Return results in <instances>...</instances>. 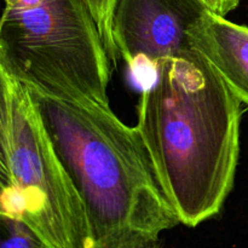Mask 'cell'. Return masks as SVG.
Listing matches in <instances>:
<instances>
[{"instance_id": "obj_8", "label": "cell", "mask_w": 248, "mask_h": 248, "mask_svg": "<svg viewBox=\"0 0 248 248\" xmlns=\"http://www.w3.org/2000/svg\"><path fill=\"white\" fill-rule=\"evenodd\" d=\"M0 248H47L24 222L0 212Z\"/></svg>"}, {"instance_id": "obj_11", "label": "cell", "mask_w": 248, "mask_h": 248, "mask_svg": "<svg viewBox=\"0 0 248 248\" xmlns=\"http://www.w3.org/2000/svg\"><path fill=\"white\" fill-rule=\"evenodd\" d=\"M202 1L213 14L225 17L229 12L239 6L241 0H202Z\"/></svg>"}, {"instance_id": "obj_5", "label": "cell", "mask_w": 248, "mask_h": 248, "mask_svg": "<svg viewBox=\"0 0 248 248\" xmlns=\"http://www.w3.org/2000/svg\"><path fill=\"white\" fill-rule=\"evenodd\" d=\"M202 0H116L113 40L133 73L191 50L189 31L207 11Z\"/></svg>"}, {"instance_id": "obj_7", "label": "cell", "mask_w": 248, "mask_h": 248, "mask_svg": "<svg viewBox=\"0 0 248 248\" xmlns=\"http://www.w3.org/2000/svg\"><path fill=\"white\" fill-rule=\"evenodd\" d=\"M16 84L0 53V211L14 191L11 153Z\"/></svg>"}, {"instance_id": "obj_6", "label": "cell", "mask_w": 248, "mask_h": 248, "mask_svg": "<svg viewBox=\"0 0 248 248\" xmlns=\"http://www.w3.org/2000/svg\"><path fill=\"white\" fill-rule=\"evenodd\" d=\"M189 43L248 108V27L207 10L189 31Z\"/></svg>"}, {"instance_id": "obj_4", "label": "cell", "mask_w": 248, "mask_h": 248, "mask_svg": "<svg viewBox=\"0 0 248 248\" xmlns=\"http://www.w3.org/2000/svg\"><path fill=\"white\" fill-rule=\"evenodd\" d=\"M14 191L0 212L18 218L47 248H93L86 211L44 128L27 86L15 91Z\"/></svg>"}, {"instance_id": "obj_9", "label": "cell", "mask_w": 248, "mask_h": 248, "mask_svg": "<svg viewBox=\"0 0 248 248\" xmlns=\"http://www.w3.org/2000/svg\"><path fill=\"white\" fill-rule=\"evenodd\" d=\"M84 1L86 2L92 16H93L102 40L106 46L109 60L111 61V63H115L118 52H116L115 45H114L111 28H113V16L116 0H84Z\"/></svg>"}, {"instance_id": "obj_3", "label": "cell", "mask_w": 248, "mask_h": 248, "mask_svg": "<svg viewBox=\"0 0 248 248\" xmlns=\"http://www.w3.org/2000/svg\"><path fill=\"white\" fill-rule=\"evenodd\" d=\"M0 53L28 89L58 99L109 106L110 62L84 0H44L4 9Z\"/></svg>"}, {"instance_id": "obj_2", "label": "cell", "mask_w": 248, "mask_h": 248, "mask_svg": "<svg viewBox=\"0 0 248 248\" xmlns=\"http://www.w3.org/2000/svg\"><path fill=\"white\" fill-rule=\"evenodd\" d=\"M28 91L81 199L93 247L123 230L159 235L181 223L137 128L125 125L109 106Z\"/></svg>"}, {"instance_id": "obj_12", "label": "cell", "mask_w": 248, "mask_h": 248, "mask_svg": "<svg viewBox=\"0 0 248 248\" xmlns=\"http://www.w3.org/2000/svg\"><path fill=\"white\" fill-rule=\"evenodd\" d=\"M44 0H4L5 9L12 10V11H19V10H27L40 5Z\"/></svg>"}, {"instance_id": "obj_10", "label": "cell", "mask_w": 248, "mask_h": 248, "mask_svg": "<svg viewBox=\"0 0 248 248\" xmlns=\"http://www.w3.org/2000/svg\"><path fill=\"white\" fill-rule=\"evenodd\" d=\"M93 248H161V245L159 235L140 230H123L96 244Z\"/></svg>"}, {"instance_id": "obj_1", "label": "cell", "mask_w": 248, "mask_h": 248, "mask_svg": "<svg viewBox=\"0 0 248 248\" xmlns=\"http://www.w3.org/2000/svg\"><path fill=\"white\" fill-rule=\"evenodd\" d=\"M240 123L241 102L200 53L188 50L157 63L136 128L162 193L186 227L218 215L232 191Z\"/></svg>"}]
</instances>
